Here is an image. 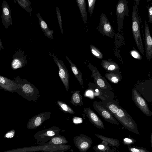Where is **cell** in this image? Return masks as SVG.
I'll list each match as a JSON object with an SVG mask.
<instances>
[{
    "instance_id": "cell-1",
    "label": "cell",
    "mask_w": 152,
    "mask_h": 152,
    "mask_svg": "<svg viewBox=\"0 0 152 152\" xmlns=\"http://www.w3.org/2000/svg\"><path fill=\"white\" fill-rule=\"evenodd\" d=\"M14 81L18 86L16 92L19 95L31 101L36 102L39 99L40 95L39 90L27 80L18 76Z\"/></svg>"
},
{
    "instance_id": "cell-2",
    "label": "cell",
    "mask_w": 152,
    "mask_h": 152,
    "mask_svg": "<svg viewBox=\"0 0 152 152\" xmlns=\"http://www.w3.org/2000/svg\"><path fill=\"white\" fill-rule=\"evenodd\" d=\"M137 5L134 4L132 7V34L136 45L140 53L144 54V49L140 33V19L138 16Z\"/></svg>"
},
{
    "instance_id": "cell-3",
    "label": "cell",
    "mask_w": 152,
    "mask_h": 152,
    "mask_svg": "<svg viewBox=\"0 0 152 152\" xmlns=\"http://www.w3.org/2000/svg\"><path fill=\"white\" fill-rule=\"evenodd\" d=\"M128 2L126 0H119L116 9L118 31L120 32L122 28L123 21L125 16L129 17V7Z\"/></svg>"
},
{
    "instance_id": "cell-4",
    "label": "cell",
    "mask_w": 152,
    "mask_h": 152,
    "mask_svg": "<svg viewBox=\"0 0 152 152\" xmlns=\"http://www.w3.org/2000/svg\"><path fill=\"white\" fill-rule=\"evenodd\" d=\"M98 30L103 36L111 38H113L115 34L107 16L104 13L101 15Z\"/></svg>"
},
{
    "instance_id": "cell-5",
    "label": "cell",
    "mask_w": 152,
    "mask_h": 152,
    "mask_svg": "<svg viewBox=\"0 0 152 152\" xmlns=\"http://www.w3.org/2000/svg\"><path fill=\"white\" fill-rule=\"evenodd\" d=\"M53 57L54 62L59 69V75L67 91L69 90V75L68 69L63 61L53 54L50 55Z\"/></svg>"
},
{
    "instance_id": "cell-6",
    "label": "cell",
    "mask_w": 152,
    "mask_h": 152,
    "mask_svg": "<svg viewBox=\"0 0 152 152\" xmlns=\"http://www.w3.org/2000/svg\"><path fill=\"white\" fill-rule=\"evenodd\" d=\"M12 57L13 59L11 62V67L13 70L23 68L27 64L26 56L21 48L13 54Z\"/></svg>"
},
{
    "instance_id": "cell-7",
    "label": "cell",
    "mask_w": 152,
    "mask_h": 152,
    "mask_svg": "<svg viewBox=\"0 0 152 152\" xmlns=\"http://www.w3.org/2000/svg\"><path fill=\"white\" fill-rule=\"evenodd\" d=\"M51 113L43 112L37 115L30 118L27 124L28 129H36L42 125L45 121L50 118Z\"/></svg>"
},
{
    "instance_id": "cell-8",
    "label": "cell",
    "mask_w": 152,
    "mask_h": 152,
    "mask_svg": "<svg viewBox=\"0 0 152 152\" xmlns=\"http://www.w3.org/2000/svg\"><path fill=\"white\" fill-rule=\"evenodd\" d=\"M132 93V98L135 104L145 114L151 116L152 114V112L149 109L145 100L135 89H133Z\"/></svg>"
},
{
    "instance_id": "cell-9",
    "label": "cell",
    "mask_w": 152,
    "mask_h": 152,
    "mask_svg": "<svg viewBox=\"0 0 152 152\" xmlns=\"http://www.w3.org/2000/svg\"><path fill=\"white\" fill-rule=\"evenodd\" d=\"M123 125L129 128L134 127V121L128 113L118 106L116 112L113 114Z\"/></svg>"
},
{
    "instance_id": "cell-10",
    "label": "cell",
    "mask_w": 152,
    "mask_h": 152,
    "mask_svg": "<svg viewBox=\"0 0 152 152\" xmlns=\"http://www.w3.org/2000/svg\"><path fill=\"white\" fill-rule=\"evenodd\" d=\"M2 14L1 18L2 24L6 29L12 25L11 12L10 7L5 0H3L1 5Z\"/></svg>"
},
{
    "instance_id": "cell-11",
    "label": "cell",
    "mask_w": 152,
    "mask_h": 152,
    "mask_svg": "<svg viewBox=\"0 0 152 152\" xmlns=\"http://www.w3.org/2000/svg\"><path fill=\"white\" fill-rule=\"evenodd\" d=\"M145 54L148 60L150 61L152 57V39L149 27L146 20H145Z\"/></svg>"
},
{
    "instance_id": "cell-12",
    "label": "cell",
    "mask_w": 152,
    "mask_h": 152,
    "mask_svg": "<svg viewBox=\"0 0 152 152\" xmlns=\"http://www.w3.org/2000/svg\"><path fill=\"white\" fill-rule=\"evenodd\" d=\"M18 88V86L14 80L0 75V89L14 93Z\"/></svg>"
},
{
    "instance_id": "cell-13",
    "label": "cell",
    "mask_w": 152,
    "mask_h": 152,
    "mask_svg": "<svg viewBox=\"0 0 152 152\" xmlns=\"http://www.w3.org/2000/svg\"><path fill=\"white\" fill-rule=\"evenodd\" d=\"M84 112L90 121L94 125L98 127L104 128L102 122L91 108H84Z\"/></svg>"
},
{
    "instance_id": "cell-14",
    "label": "cell",
    "mask_w": 152,
    "mask_h": 152,
    "mask_svg": "<svg viewBox=\"0 0 152 152\" xmlns=\"http://www.w3.org/2000/svg\"><path fill=\"white\" fill-rule=\"evenodd\" d=\"M94 106L95 109L105 120L111 123L115 124L118 123L111 114L108 111L102 107L96 104Z\"/></svg>"
},
{
    "instance_id": "cell-15",
    "label": "cell",
    "mask_w": 152,
    "mask_h": 152,
    "mask_svg": "<svg viewBox=\"0 0 152 152\" xmlns=\"http://www.w3.org/2000/svg\"><path fill=\"white\" fill-rule=\"evenodd\" d=\"M88 66L92 72V75L94 81L97 86L102 88H105L106 86L104 82L102 79L99 72L97 69L96 70V67L93 66L90 63H89Z\"/></svg>"
},
{
    "instance_id": "cell-16",
    "label": "cell",
    "mask_w": 152,
    "mask_h": 152,
    "mask_svg": "<svg viewBox=\"0 0 152 152\" xmlns=\"http://www.w3.org/2000/svg\"><path fill=\"white\" fill-rule=\"evenodd\" d=\"M74 142L77 147L81 152H84L89 148V144L86 139L80 136H77L74 138Z\"/></svg>"
},
{
    "instance_id": "cell-17",
    "label": "cell",
    "mask_w": 152,
    "mask_h": 152,
    "mask_svg": "<svg viewBox=\"0 0 152 152\" xmlns=\"http://www.w3.org/2000/svg\"><path fill=\"white\" fill-rule=\"evenodd\" d=\"M66 58L70 64L71 69L75 77L83 88V81L81 72L67 56H66Z\"/></svg>"
},
{
    "instance_id": "cell-18",
    "label": "cell",
    "mask_w": 152,
    "mask_h": 152,
    "mask_svg": "<svg viewBox=\"0 0 152 152\" xmlns=\"http://www.w3.org/2000/svg\"><path fill=\"white\" fill-rule=\"evenodd\" d=\"M77 5L79 9L82 20L85 23H86L87 15L85 0H76Z\"/></svg>"
},
{
    "instance_id": "cell-19",
    "label": "cell",
    "mask_w": 152,
    "mask_h": 152,
    "mask_svg": "<svg viewBox=\"0 0 152 152\" xmlns=\"http://www.w3.org/2000/svg\"><path fill=\"white\" fill-rule=\"evenodd\" d=\"M80 92L79 91H74L73 92L70 102L74 105L81 106L83 104L82 96Z\"/></svg>"
},
{
    "instance_id": "cell-20",
    "label": "cell",
    "mask_w": 152,
    "mask_h": 152,
    "mask_svg": "<svg viewBox=\"0 0 152 152\" xmlns=\"http://www.w3.org/2000/svg\"><path fill=\"white\" fill-rule=\"evenodd\" d=\"M101 64L103 68L108 71H115L119 68L118 64L114 62L103 60Z\"/></svg>"
},
{
    "instance_id": "cell-21",
    "label": "cell",
    "mask_w": 152,
    "mask_h": 152,
    "mask_svg": "<svg viewBox=\"0 0 152 152\" xmlns=\"http://www.w3.org/2000/svg\"><path fill=\"white\" fill-rule=\"evenodd\" d=\"M13 1L15 3L17 2L18 4L23 8L25 10L31 15L32 8L31 7V3L28 0H14Z\"/></svg>"
},
{
    "instance_id": "cell-22",
    "label": "cell",
    "mask_w": 152,
    "mask_h": 152,
    "mask_svg": "<svg viewBox=\"0 0 152 152\" xmlns=\"http://www.w3.org/2000/svg\"><path fill=\"white\" fill-rule=\"evenodd\" d=\"M56 103L60 108L65 112L71 114L75 113V111L66 103L59 100L57 101Z\"/></svg>"
},
{
    "instance_id": "cell-23",
    "label": "cell",
    "mask_w": 152,
    "mask_h": 152,
    "mask_svg": "<svg viewBox=\"0 0 152 152\" xmlns=\"http://www.w3.org/2000/svg\"><path fill=\"white\" fill-rule=\"evenodd\" d=\"M68 141L63 136L55 137L52 138L49 142V143L55 145H61L67 143Z\"/></svg>"
},
{
    "instance_id": "cell-24",
    "label": "cell",
    "mask_w": 152,
    "mask_h": 152,
    "mask_svg": "<svg viewBox=\"0 0 152 152\" xmlns=\"http://www.w3.org/2000/svg\"><path fill=\"white\" fill-rule=\"evenodd\" d=\"M38 18L39 23L40 27L44 34L48 31L50 29L48 27L47 24L43 20L39 12L37 15Z\"/></svg>"
},
{
    "instance_id": "cell-25",
    "label": "cell",
    "mask_w": 152,
    "mask_h": 152,
    "mask_svg": "<svg viewBox=\"0 0 152 152\" xmlns=\"http://www.w3.org/2000/svg\"><path fill=\"white\" fill-rule=\"evenodd\" d=\"M105 76L106 78L111 82L116 83L119 82L120 78L118 75L113 73H106Z\"/></svg>"
},
{
    "instance_id": "cell-26",
    "label": "cell",
    "mask_w": 152,
    "mask_h": 152,
    "mask_svg": "<svg viewBox=\"0 0 152 152\" xmlns=\"http://www.w3.org/2000/svg\"><path fill=\"white\" fill-rule=\"evenodd\" d=\"M90 48L91 53L94 56L99 59H102L103 58V54L96 47L91 45Z\"/></svg>"
},
{
    "instance_id": "cell-27",
    "label": "cell",
    "mask_w": 152,
    "mask_h": 152,
    "mask_svg": "<svg viewBox=\"0 0 152 152\" xmlns=\"http://www.w3.org/2000/svg\"><path fill=\"white\" fill-rule=\"evenodd\" d=\"M96 0H88V12L90 14V17H91L94 8Z\"/></svg>"
},
{
    "instance_id": "cell-28",
    "label": "cell",
    "mask_w": 152,
    "mask_h": 152,
    "mask_svg": "<svg viewBox=\"0 0 152 152\" xmlns=\"http://www.w3.org/2000/svg\"><path fill=\"white\" fill-rule=\"evenodd\" d=\"M56 15L58 20V22L62 34H63V26L62 23V20L61 18V12L59 10V9L58 7H56Z\"/></svg>"
},
{
    "instance_id": "cell-29",
    "label": "cell",
    "mask_w": 152,
    "mask_h": 152,
    "mask_svg": "<svg viewBox=\"0 0 152 152\" xmlns=\"http://www.w3.org/2000/svg\"><path fill=\"white\" fill-rule=\"evenodd\" d=\"M130 53L131 55L135 58L139 60H141L142 58V56L136 50H132Z\"/></svg>"
},
{
    "instance_id": "cell-30",
    "label": "cell",
    "mask_w": 152,
    "mask_h": 152,
    "mask_svg": "<svg viewBox=\"0 0 152 152\" xmlns=\"http://www.w3.org/2000/svg\"><path fill=\"white\" fill-rule=\"evenodd\" d=\"M15 132L14 130H11L6 133L4 135V137L8 138H12L15 135Z\"/></svg>"
},
{
    "instance_id": "cell-31",
    "label": "cell",
    "mask_w": 152,
    "mask_h": 152,
    "mask_svg": "<svg viewBox=\"0 0 152 152\" xmlns=\"http://www.w3.org/2000/svg\"><path fill=\"white\" fill-rule=\"evenodd\" d=\"M148 22L152 23V6L148 5Z\"/></svg>"
},
{
    "instance_id": "cell-32",
    "label": "cell",
    "mask_w": 152,
    "mask_h": 152,
    "mask_svg": "<svg viewBox=\"0 0 152 152\" xmlns=\"http://www.w3.org/2000/svg\"><path fill=\"white\" fill-rule=\"evenodd\" d=\"M53 33V30H50V29L44 33V34L50 39H53L52 35Z\"/></svg>"
},
{
    "instance_id": "cell-33",
    "label": "cell",
    "mask_w": 152,
    "mask_h": 152,
    "mask_svg": "<svg viewBox=\"0 0 152 152\" xmlns=\"http://www.w3.org/2000/svg\"><path fill=\"white\" fill-rule=\"evenodd\" d=\"M56 133L53 129H50L48 130L45 133V135L48 136H53L55 135Z\"/></svg>"
},
{
    "instance_id": "cell-34",
    "label": "cell",
    "mask_w": 152,
    "mask_h": 152,
    "mask_svg": "<svg viewBox=\"0 0 152 152\" xmlns=\"http://www.w3.org/2000/svg\"><path fill=\"white\" fill-rule=\"evenodd\" d=\"M73 121L74 123L78 124L82 122V119L80 118L75 117L73 118Z\"/></svg>"
},
{
    "instance_id": "cell-35",
    "label": "cell",
    "mask_w": 152,
    "mask_h": 152,
    "mask_svg": "<svg viewBox=\"0 0 152 152\" xmlns=\"http://www.w3.org/2000/svg\"><path fill=\"white\" fill-rule=\"evenodd\" d=\"M130 151L132 152H141L139 149L134 148H131Z\"/></svg>"
},
{
    "instance_id": "cell-36",
    "label": "cell",
    "mask_w": 152,
    "mask_h": 152,
    "mask_svg": "<svg viewBox=\"0 0 152 152\" xmlns=\"http://www.w3.org/2000/svg\"><path fill=\"white\" fill-rule=\"evenodd\" d=\"M124 141L127 143H130L132 142V140L131 139L128 138H125L124 139Z\"/></svg>"
},
{
    "instance_id": "cell-37",
    "label": "cell",
    "mask_w": 152,
    "mask_h": 152,
    "mask_svg": "<svg viewBox=\"0 0 152 152\" xmlns=\"http://www.w3.org/2000/svg\"><path fill=\"white\" fill-rule=\"evenodd\" d=\"M1 49H4V48L1 39H0V51L1 50Z\"/></svg>"
},
{
    "instance_id": "cell-38",
    "label": "cell",
    "mask_w": 152,
    "mask_h": 152,
    "mask_svg": "<svg viewBox=\"0 0 152 152\" xmlns=\"http://www.w3.org/2000/svg\"><path fill=\"white\" fill-rule=\"evenodd\" d=\"M104 148V146L102 145H99L98 146V148L99 149H103Z\"/></svg>"
},
{
    "instance_id": "cell-39",
    "label": "cell",
    "mask_w": 152,
    "mask_h": 152,
    "mask_svg": "<svg viewBox=\"0 0 152 152\" xmlns=\"http://www.w3.org/2000/svg\"><path fill=\"white\" fill-rule=\"evenodd\" d=\"M92 92L91 91H88L86 92V95L88 96H91V95H92Z\"/></svg>"
}]
</instances>
